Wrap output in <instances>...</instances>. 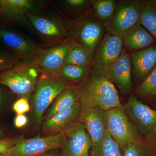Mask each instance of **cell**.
I'll use <instances>...</instances> for the list:
<instances>
[{
  "instance_id": "cell-1",
  "label": "cell",
  "mask_w": 156,
  "mask_h": 156,
  "mask_svg": "<svg viewBox=\"0 0 156 156\" xmlns=\"http://www.w3.org/2000/svg\"><path fill=\"white\" fill-rule=\"evenodd\" d=\"M76 87L81 111L98 108L107 111L122 106L114 84L89 69Z\"/></svg>"
},
{
  "instance_id": "cell-2",
  "label": "cell",
  "mask_w": 156,
  "mask_h": 156,
  "mask_svg": "<svg viewBox=\"0 0 156 156\" xmlns=\"http://www.w3.org/2000/svg\"><path fill=\"white\" fill-rule=\"evenodd\" d=\"M41 73L36 61L19 60L0 74V84L15 95L29 99L35 90Z\"/></svg>"
},
{
  "instance_id": "cell-3",
  "label": "cell",
  "mask_w": 156,
  "mask_h": 156,
  "mask_svg": "<svg viewBox=\"0 0 156 156\" xmlns=\"http://www.w3.org/2000/svg\"><path fill=\"white\" fill-rule=\"evenodd\" d=\"M70 86L56 75L41 72L33 98V119L39 126L43 115L53 101Z\"/></svg>"
},
{
  "instance_id": "cell-4",
  "label": "cell",
  "mask_w": 156,
  "mask_h": 156,
  "mask_svg": "<svg viewBox=\"0 0 156 156\" xmlns=\"http://www.w3.org/2000/svg\"><path fill=\"white\" fill-rule=\"evenodd\" d=\"M108 132L121 150L144 138L127 116L122 106L106 111Z\"/></svg>"
},
{
  "instance_id": "cell-5",
  "label": "cell",
  "mask_w": 156,
  "mask_h": 156,
  "mask_svg": "<svg viewBox=\"0 0 156 156\" xmlns=\"http://www.w3.org/2000/svg\"><path fill=\"white\" fill-rule=\"evenodd\" d=\"M69 36L91 52L101 41L105 34V27L98 20L82 16L67 26Z\"/></svg>"
},
{
  "instance_id": "cell-6",
  "label": "cell",
  "mask_w": 156,
  "mask_h": 156,
  "mask_svg": "<svg viewBox=\"0 0 156 156\" xmlns=\"http://www.w3.org/2000/svg\"><path fill=\"white\" fill-rule=\"evenodd\" d=\"M144 2L139 0L120 1L113 17L105 27L107 33L123 37L140 23Z\"/></svg>"
},
{
  "instance_id": "cell-7",
  "label": "cell",
  "mask_w": 156,
  "mask_h": 156,
  "mask_svg": "<svg viewBox=\"0 0 156 156\" xmlns=\"http://www.w3.org/2000/svg\"><path fill=\"white\" fill-rule=\"evenodd\" d=\"M66 140L65 132L46 136H37L29 139L18 138L16 144L0 156H36L46 152L61 148Z\"/></svg>"
},
{
  "instance_id": "cell-8",
  "label": "cell",
  "mask_w": 156,
  "mask_h": 156,
  "mask_svg": "<svg viewBox=\"0 0 156 156\" xmlns=\"http://www.w3.org/2000/svg\"><path fill=\"white\" fill-rule=\"evenodd\" d=\"M26 20L48 44L53 46L63 41L69 36L67 25L60 20L33 12L27 14Z\"/></svg>"
},
{
  "instance_id": "cell-9",
  "label": "cell",
  "mask_w": 156,
  "mask_h": 156,
  "mask_svg": "<svg viewBox=\"0 0 156 156\" xmlns=\"http://www.w3.org/2000/svg\"><path fill=\"white\" fill-rule=\"evenodd\" d=\"M122 37L105 34L95 49L90 69L97 73H102L119 58L123 50Z\"/></svg>"
},
{
  "instance_id": "cell-10",
  "label": "cell",
  "mask_w": 156,
  "mask_h": 156,
  "mask_svg": "<svg viewBox=\"0 0 156 156\" xmlns=\"http://www.w3.org/2000/svg\"><path fill=\"white\" fill-rule=\"evenodd\" d=\"M123 108L129 120L142 136L155 133L156 110L142 103L133 95H130Z\"/></svg>"
},
{
  "instance_id": "cell-11",
  "label": "cell",
  "mask_w": 156,
  "mask_h": 156,
  "mask_svg": "<svg viewBox=\"0 0 156 156\" xmlns=\"http://www.w3.org/2000/svg\"><path fill=\"white\" fill-rule=\"evenodd\" d=\"M0 41L19 60L35 61L41 49L37 45L21 34L10 28L0 26Z\"/></svg>"
},
{
  "instance_id": "cell-12",
  "label": "cell",
  "mask_w": 156,
  "mask_h": 156,
  "mask_svg": "<svg viewBox=\"0 0 156 156\" xmlns=\"http://www.w3.org/2000/svg\"><path fill=\"white\" fill-rule=\"evenodd\" d=\"M76 43L72 38L68 37L51 48H41L36 59L41 72L56 75L64 64L68 53Z\"/></svg>"
},
{
  "instance_id": "cell-13",
  "label": "cell",
  "mask_w": 156,
  "mask_h": 156,
  "mask_svg": "<svg viewBox=\"0 0 156 156\" xmlns=\"http://www.w3.org/2000/svg\"><path fill=\"white\" fill-rule=\"evenodd\" d=\"M40 5L32 0H0V26L9 28L26 20L27 14L38 12Z\"/></svg>"
},
{
  "instance_id": "cell-14",
  "label": "cell",
  "mask_w": 156,
  "mask_h": 156,
  "mask_svg": "<svg viewBox=\"0 0 156 156\" xmlns=\"http://www.w3.org/2000/svg\"><path fill=\"white\" fill-rule=\"evenodd\" d=\"M66 140L62 147V156H89L92 142L84 125L77 122L65 131Z\"/></svg>"
},
{
  "instance_id": "cell-15",
  "label": "cell",
  "mask_w": 156,
  "mask_h": 156,
  "mask_svg": "<svg viewBox=\"0 0 156 156\" xmlns=\"http://www.w3.org/2000/svg\"><path fill=\"white\" fill-rule=\"evenodd\" d=\"M131 58L125 49L121 55L101 74L119 87L124 94H128L132 89Z\"/></svg>"
},
{
  "instance_id": "cell-16",
  "label": "cell",
  "mask_w": 156,
  "mask_h": 156,
  "mask_svg": "<svg viewBox=\"0 0 156 156\" xmlns=\"http://www.w3.org/2000/svg\"><path fill=\"white\" fill-rule=\"evenodd\" d=\"M79 121L85 126L92 145L101 142L107 133L106 111L102 109L94 108L81 111Z\"/></svg>"
},
{
  "instance_id": "cell-17",
  "label": "cell",
  "mask_w": 156,
  "mask_h": 156,
  "mask_svg": "<svg viewBox=\"0 0 156 156\" xmlns=\"http://www.w3.org/2000/svg\"><path fill=\"white\" fill-rule=\"evenodd\" d=\"M80 112V105L79 102L45 120L42 125V129L48 133L57 134L63 132L79 121Z\"/></svg>"
},
{
  "instance_id": "cell-18",
  "label": "cell",
  "mask_w": 156,
  "mask_h": 156,
  "mask_svg": "<svg viewBox=\"0 0 156 156\" xmlns=\"http://www.w3.org/2000/svg\"><path fill=\"white\" fill-rule=\"evenodd\" d=\"M131 60L136 80H144L156 67V43L132 53Z\"/></svg>"
},
{
  "instance_id": "cell-19",
  "label": "cell",
  "mask_w": 156,
  "mask_h": 156,
  "mask_svg": "<svg viewBox=\"0 0 156 156\" xmlns=\"http://www.w3.org/2000/svg\"><path fill=\"white\" fill-rule=\"evenodd\" d=\"M124 44L128 49L141 50L155 43V39L138 23L123 37Z\"/></svg>"
},
{
  "instance_id": "cell-20",
  "label": "cell",
  "mask_w": 156,
  "mask_h": 156,
  "mask_svg": "<svg viewBox=\"0 0 156 156\" xmlns=\"http://www.w3.org/2000/svg\"><path fill=\"white\" fill-rule=\"evenodd\" d=\"M79 102L76 87L70 86L56 98L47 112L46 120L51 118L57 113L72 107Z\"/></svg>"
},
{
  "instance_id": "cell-21",
  "label": "cell",
  "mask_w": 156,
  "mask_h": 156,
  "mask_svg": "<svg viewBox=\"0 0 156 156\" xmlns=\"http://www.w3.org/2000/svg\"><path fill=\"white\" fill-rule=\"evenodd\" d=\"M123 156H156V132L144 137L141 141L129 144Z\"/></svg>"
},
{
  "instance_id": "cell-22",
  "label": "cell",
  "mask_w": 156,
  "mask_h": 156,
  "mask_svg": "<svg viewBox=\"0 0 156 156\" xmlns=\"http://www.w3.org/2000/svg\"><path fill=\"white\" fill-rule=\"evenodd\" d=\"M93 54L94 52L89 51L76 43L68 53L64 64L74 65L81 67H90Z\"/></svg>"
},
{
  "instance_id": "cell-23",
  "label": "cell",
  "mask_w": 156,
  "mask_h": 156,
  "mask_svg": "<svg viewBox=\"0 0 156 156\" xmlns=\"http://www.w3.org/2000/svg\"><path fill=\"white\" fill-rule=\"evenodd\" d=\"M118 3L115 0L91 1V4L98 20L105 27L113 17Z\"/></svg>"
},
{
  "instance_id": "cell-24",
  "label": "cell",
  "mask_w": 156,
  "mask_h": 156,
  "mask_svg": "<svg viewBox=\"0 0 156 156\" xmlns=\"http://www.w3.org/2000/svg\"><path fill=\"white\" fill-rule=\"evenodd\" d=\"M121 150L108 132L101 142L92 145L89 156H123Z\"/></svg>"
},
{
  "instance_id": "cell-25",
  "label": "cell",
  "mask_w": 156,
  "mask_h": 156,
  "mask_svg": "<svg viewBox=\"0 0 156 156\" xmlns=\"http://www.w3.org/2000/svg\"><path fill=\"white\" fill-rule=\"evenodd\" d=\"M140 23L156 38V1L144 2Z\"/></svg>"
},
{
  "instance_id": "cell-26",
  "label": "cell",
  "mask_w": 156,
  "mask_h": 156,
  "mask_svg": "<svg viewBox=\"0 0 156 156\" xmlns=\"http://www.w3.org/2000/svg\"><path fill=\"white\" fill-rule=\"evenodd\" d=\"M90 67H81L74 65L64 64L56 73L62 80L69 82H80L89 72Z\"/></svg>"
},
{
  "instance_id": "cell-27",
  "label": "cell",
  "mask_w": 156,
  "mask_h": 156,
  "mask_svg": "<svg viewBox=\"0 0 156 156\" xmlns=\"http://www.w3.org/2000/svg\"><path fill=\"white\" fill-rule=\"evenodd\" d=\"M137 89L143 97L151 98L156 96V67L143 80Z\"/></svg>"
},
{
  "instance_id": "cell-28",
  "label": "cell",
  "mask_w": 156,
  "mask_h": 156,
  "mask_svg": "<svg viewBox=\"0 0 156 156\" xmlns=\"http://www.w3.org/2000/svg\"><path fill=\"white\" fill-rule=\"evenodd\" d=\"M19 59L17 56L5 48H0V74L13 67Z\"/></svg>"
},
{
  "instance_id": "cell-29",
  "label": "cell",
  "mask_w": 156,
  "mask_h": 156,
  "mask_svg": "<svg viewBox=\"0 0 156 156\" xmlns=\"http://www.w3.org/2000/svg\"><path fill=\"white\" fill-rule=\"evenodd\" d=\"M63 5L68 10L76 14L80 13L87 9L91 1L88 0H66L62 1Z\"/></svg>"
},
{
  "instance_id": "cell-30",
  "label": "cell",
  "mask_w": 156,
  "mask_h": 156,
  "mask_svg": "<svg viewBox=\"0 0 156 156\" xmlns=\"http://www.w3.org/2000/svg\"><path fill=\"white\" fill-rule=\"evenodd\" d=\"M12 108L17 115L24 114L30 109L29 99L25 97H20L14 102Z\"/></svg>"
},
{
  "instance_id": "cell-31",
  "label": "cell",
  "mask_w": 156,
  "mask_h": 156,
  "mask_svg": "<svg viewBox=\"0 0 156 156\" xmlns=\"http://www.w3.org/2000/svg\"><path fill=\"white\" fill-rule=\"evenodd\" d=\"M18 138L5 137L0 140V155L5 152L14 145Z\"/></svg>"
},
{
  "instance_id": "cell-32",
  "label": "cell",
  "mask_w": 156,
  "mask_h": 156,
  "mask_svg": "<svg viewBox=\"0 0 156 156\" xmlns=\"http://www.w3.org/2000/svg\"><path fill=\"white\" fill-rule=\"evenodd\" d=\"M12 93L8 87L0 84V111L5 106Z\"/></svg>"
},
{
  "instance_id": "cell-33",
  "label": "cell",
  "mask_w": 156,
  "mask_h": 156,
  "mask_svg": "<svg viewBox=\"0 0 156 156\" xmlns=\"http://www.w3.org/2000/svg\"><path fill=\"white\" fill-rule=\"evenodd\" d=\"M28 122V119L24 114L17 115L14 119V125L17 128H21L25 126Z\"/></svg>"
},
{
  "instance_id": "cell-34",
  "label": "cell",
  "mask_w": 156,
  "mask_h": 156,
  "mask_svg": "<svg viewBox=\"0 0 156 156\" xmlns=\"http://www.w3.org/2000/svg\"><path fill=\"white\" fill-rule=\"evenodd\" d=\"M5 135V131L3 130L2 128H0V140L2 138H4V136Z\"/></svg>"
},
{
  "instance_id": "cell-35",
  "label": "cell",
  "mask_w": 156,
  "mask_h": 156,
  "mask_svg": "<svg viewBox=\"0 0 156 156\" xmlns=\"http://www.w3.org/2000/svg\"><path fill=\"white\" fill-rule=\"evenodd\" d=\"M0 48H5L1 41H0ZM5 49H6V48H5Z\"/></svg>"
},
{
  "instance_id": "cell-36",
  "label": "cell",
  "mask_w": 156,
  "mask_h": 156,
  "mask_svg": "<svg viewBox=\"0 0 156 156\" xmlns=\"http://www.w3.org/2000/svg\"></svg>"
}]
</instances>
